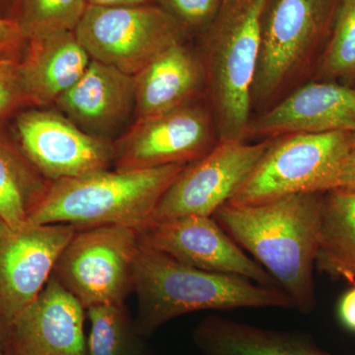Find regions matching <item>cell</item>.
<instances>
[{
	"label": "cell",
	"mask_w": 355,
	"mask_h": 355,
	"mask_svg": "<svg viewBox=\"0 0 355 355\" xmlns=\"http://www.w3.org/2000/svg\"><path fill=\"white\" fill-rule=\"evenodd\" d=\"M324 193H298L257 205L227 202L214 212L221 228L279 284L294 309L317 305L316 266Z\"/></svg>",
	"instance_id": "1"
},
{
	"label": "cell",
	"mask_w": 355,
	"mask_h": 355,
	"mask_svg": "<svg viewBox=\"0 0 355 355\" xmlns=\"http://www.w3.org/2000/svg\"><path fill=\"white\" fill-rule=\"evenodd\" d=\"M133 291L139 301L135 326L144 338L178 317L198 311L294 309L291 299L280 289L237 275L198 270L141 245Z\"/></svg>",
	"instance_id": "2"
},
{
	"label": "cell",
	"mask_w": 355,
	"mask_h": 355,
	"mask_svg": "<svg viewBox=\"0 0 355 355\" xmlns=\"http://www.w3.org/2000/svg\"><path fill=\"white\" fill-rule=\"evenodd\" d=\"M268 2L223 0L216 18L200 34L205 95L219 140L246 141Z\"/></svg>",
	"instance_id": "3"
},
{
	"label": "cell",
	"mask_w": 355,
	"mask_h": 355,
	"mask_svg": "<svg viewBox=\"0 0 355 355\" xmlns=\"http://www.w3.org/2000/svg\"><path fill=\"white\" fill-rule=\"evenodd\" d=\"M184 166L105 170L51 182L26 226L64 223L76 229L125 226L140 230L153 221L159 200Z\"/></svg>",
	"instance_id": "4"
},
{
	"label": "cell",
	"mask_w": 355,
	"mask_h": 355,
	"mask_svg": "<svg viewBox=\"0 0 355 355\" xmlns=\"http://www.w3.org/2000/svg\"><path fill=\"white\" fill-rule=\"evenodd\" d=\"M340 1L268 0L252 91V109L257 114L314 77Z\"/></svg>",
	"instance_id": "5"
},
{
	"label": "cell",
	"mask_w": 355,
	"mask_h": 355,
	"mask_svg": "<svg viewBox=\"0 0 355 355\" xmlns=\"http://www.w3.org/2000/svg\"><path fill=\"white\" fill-rule=\"evenodd\" d=\"M355 133H297L272 139L268 150L228 202L257 205L298 193L336 190Z\"/></svg>",
	"instance_id": "6"
},
{
	"label": "cell",
	"mask_w": 355,
	"mask_h": 355,
	"mask_svg": "<svg viewBox=\"0 0 355 355\" xmlns=\"http://www.w3.org/2000/svg\"><path fill=\"white\" fill-rule=\"evenodd\" d=\"M139 230L125 226L77 229L53 275L84 308L125 304L133 291Z\"/></svg>",
	"instance_id": "7"
},
{
	"label": "cell",
	"mask_w": 355,
	"mask_h": 355,
	"mask_svg": "<svg viewBox=\"0 0 355 355\" xmlns=\"http://www.w3.org/2000/svg\"><path fill=\"white\" fill-rule=\"evenodd\" d=\"M74 33L91 60L130 76L189 36L171 15L153 3L88 6Z\"/></svg>",
	"instance_id": "8"
},
{
	"label": "cell",
	"mask_w": 355,
	"mask_h": 355,
	"mask_svg": "<svg viewBox=\"0 0 355 355\" xmlns=\"http://www.w3.org/2000/svg\"><path fill=\"white\" fill-rule=\"evenodd\" d=\"M216 121L207 103L200 100L137 120L114 144V169L120 171L188 165L218 144Z\"/></svg>",
	"instance_id": "9"
},
{
	"label": "cell",
	"mask_w": 355,
	"mask_h": 355,
	"mask_svg": "<svg viewBox=\"0 0 355 355\" xmlns=\"http://www.w3.org/2000/svg\"><path fill=\"white\" fill-rule=\"evenodd\" d=\"M272 141L219 140L207 155L184 166L159 200L153 221L214 216L239 190Z\"/></svg>",
	"instance_id": "10"
},
{
	"label": "cell",
	"mask_w": 355,
	"mask_h": 355,
	"mask_svg": "<svg viewBox=\"0 0 355 355\" xmlns=\"http://www.w3.org/2000/svg\"><path fill=\"white\" fill-rule=\"evenodd\" d=\"M17 132L23 155L50 183L114 166V142L84 132L60 111L26 112Z\"/></svg>",
	"instance_id": "11"
},
{
	"label": "cell",
	"mask_w": 355,
	"mask_h": 355,
	"mask_svg": "<svg viewBox=\"0 0 355 355\" xmlns=\"http://www.w3.org/2000/svg\"><path fill=\"white\" fill-rule=\"evenodd\" d=\"M139 243L198 270L237 275L260 286L280 289L272 275L250 258L212 216L150 222L140 229Z\"/></svg>",
	"instance_id": "12"
},
{
	"label": "cell",
	"mask_w": 355,
	"mask_h": 355,
	"mask_svg": "<svg viewBox=\"0 0 355 355\" xmlns=\"http://www.w3.org/2000/svg\"><path fill=\"white\" fill-rule=\"evenodd\" d=\"M76 231L64 223L25 226L0 240V333L38 297Z\"/></svg>",
	"instance_id": "13"
},
{
	"label": "cell",
	"mask_w": 355,
	"mask_h": 355,
	"mask_svg": "<svg viewBox=\"0 0 355 355\" xmlns=\"http://www.w3.org/2000/svg\"><path fill=\"white\" fill-rule=\"evenodd\" d=\"M334 132L355 133V86L312 80L252 116L245 140Z\"/></svg>",
	"instance_id": "14"
},
{
	"label": "cell",
	"mask_w": 355,
	"mask_h": 355,
	"mask_svg": "<svg viewBox=\"0 0 355 355\" xmlns=\"http://www.w3.org/2000/svg\"><path fill=\"white\" fill-rule=\"evenodd\" d=\"M85 308L51 275L6 334L12 355H86Z\"/></svg>",
	"instance_id": "15"
},
{
	"label": "cell",
	"mask_w": 355,
	"mask_h": 355,
	"mask_svg": "<svg viewBox=\"0 0 355 355\" xmlns=\"http://www.w3.org/2000/svg\"><path fill=\"white\" fill-rule=\"evenodd\" d=\"M55 105L84 132L111 140L135 112V76L91 60L83 76Z\"/></svg>",
	"instance_id": "16"
},
{
	"label": "cell",
	"mask_w": 355,
	"mask_h": 355,
	"mask_svg": "<svg viewBox=\"0 0 355 355\" xmlns=\"http://www.w3.org/2000/svg\"><path fill=\"white\" fill-rule=\"evenodd\" d=\"M133 76L137 120L181 108L205 92L202 58L186 41L166 49Z\"/></svg>",
	"instance_id": "17"
},
{
	"label": "cell",
	"mask_w": 355,
	"mask_h": 355,
	"mask_svg": "<svg viewBox=\"0 0 355 355\" xmlns=\"http://www.w3.org/2000/svg\"><path fill=\"white\" fill-rule=\"evenodd\" d=\"M30 48L18 64L27 102L46 106L57 102L79 80L91 62L74 31L29 40Z\"/></svg>",
	"instance_id": "18"
},
{
	"label": "cell",
	"mask_w": 355,
	"mask_h": 355,
	"mask_svg": "<svg viewBox=\"0 0 355 355\" xmlns=\"http://www.w3.org/2000/svg\"><path fill=\"white\" fill-rule=\"evenodd\" d=\"M193 340L202 355H331L302 331L261 328L220 316L202 320Z\"/></svg>",
	"instance_id": "19"
},
{
	"label": "cell",
	"mask_w": 355,
	"mask_h": 355,
	"mask_svg": "<svg viewBox=\"0 0 355 355\" xmlns=\"http://www.w3.org/2000/svg\"><path fill=\"white\" fill-rule=\"evenodd\" d=\"M320 272L355 284V193H324L321 236L316 258Z\"/></svg>",
	"instance_id": "20"
},
{
	"label": "cell",
	"mask_w": 355,
	"mask_h": 355,
	"mask_svg": "<svg viewBox=\"0 0 355 355\" xmlns=\"http://www.w3.org/2000/svg\"><path fill=\"white\" fill-rule=\"evenodd\" d=\"M49 184L23 154L0 141V217L13 230L25 227Z\"/></svg>",
	"instance_id": "21"
},
{
	"label": "cell",
	"mask_w": 355,
	"mask_h": 355,
	"mask_svg": "<svg viewBox=\"0 0 355 355\" xmlns=\"http://www.w3.org/2000/svg\"><path fill=\"white\" fill-rule=\"evenodd\" d=\"M90 331L86 355H153L144 345L125 304H103L86 309Z\"/></svg>",
	"instance_id": "22"
},
{
	"label": "cell",
	"mask_w": 355,
	"mask_h": 355,
	"mask_svg": "<svg viewBox=\"0 0 355 355\" xmlns=\"http://www.w3.org/2000/svg\"><path fill=\"white\" fill-rule=\"evenodd\" d=\"M313 78L345 85L355 83V0L340 1L331 38Z\"/></svg>",
	"instance_id": "23"
},
{
	"label": "cell",
	"mask_w": 355,
	"mask_h": 355,
	"mask_svg": "<svg viewBox=\"0 0 355 355\" xmlns=\"http://www.w3.org/2000/svg\"><path fill=\"white\" fill-rule=\"evenodd\" d=\"M16 23L26 40L58 32L76 31L88 6L87 0H18Z\"/></svg>",
	"instance_id": "24"
},
{
	"label": "cell",
	"mask_w": 355,
	"mask_h": 355,
	"mask_svg": "<svg viewBox=\"0 0 355 355\" xmlns=\"http://www.w3.org/2000/svg\"><path fill=\"white\" fill-rule=\"evenodd\" d=\"M223 0H155V4L171 15L187 33H198L209 27Z\"/></svg>",
	"instance_id": "25"
},
{
	"label": "cell",
	"mask_w": 355,
	"mask_h": 355,
	"mask_svg": "<svg viewBox=\"0 0 355 355\" xmlns=\"http://www.w3.org/2000/svg\"><path fill=\"white\" fill-rule=\"evenodd\" d=\"M27 102L21 85L18 64L0 58V119Z\"/></svg>",
	"instance_id": "26"
},
{
	"label": "cell",
	"mask_w": 355,
	"mask_h": 355,
	"mask_svg": "<svg viewBox=\"0 0 355 355\" xmlns=\"http://www.w3.org/2000/svg\"><path fill=\"white\" fill-rule=\"evenodd\" d=\"M19 26L12 19L0 17V58L15 50L24 41Z\"/></svg>",
	"instance_id": "27"
},
{
	"label": "cell",
	"mask_w": 355,
	"mask_h": 355,
	"mask_svg": "<svg viewBox=\"0 0 355 355\" xmlns=\"http://www.w3.org/2000/svg\"><path fill=\"white\" fill-rule=\"evenodd\" d=\"M338 318L347 331L355 333V284L343 294L338 304Z\"/></svg>",
	"instance_id": "28"
},
{
	"label": "cell",
	"mask_w": 355,
	"mask_h": 355,
	"mask_svg": "<svg viewBox=\"0 0 355 355\" xmlns=\"http://www.w3.org/2000/svg\"><path fill=\"white\" fill-rule=\"evenodd\" d=\"M336 190H345L355 193V146L352 147L343 162Z\"/></svg>",
	"instance_id": "29"
},
{
	"label": "cell",
	"mask_w": 355,
	"mask_h": 355,
	"mask_svg": "<svg viewBox=\"0 0 355 355\" xmlns=\"http://www.w3.org/2000/svg\"><path fill=\"white\" fill-rule=\"evenodd\" d=\"M88 6H137L151 4L155 0H87Z\"/></svg>",
	"instance_id": "30"
},
{
	"label": "cell",
	"mask_w": 355,
	"mask_h": 355,
	"mask_svg": "<svg viewBox=\"0 0 355 355\" xmlns=\"http://www.w3.org/2000/svg\"><path fill=\"white\" fill-rule=\"evenodd\" d=\"M12 228L6 223L3 219L0 217V240L3 239V238L7 237V236L10 235L11 233L13 232Z\"/></svg>",
	"instance_id": "31"
},
{
	"label": "cell",
	"mask_w": 355,
	"mask_h": 355,
	"mask_svg": "<svg viewBox=\"0 0 355 355\" xmlns=\"http://www.w3.org/2000/svg\"><path fill=\"white\" fill-rule=\"evenodd\" d=\"M0 355H12L11 354L10 349H8V347H6L3 345L1 340V334H0Z\"/></svg>",
	"instance_id": "32"
}]
</instances>
